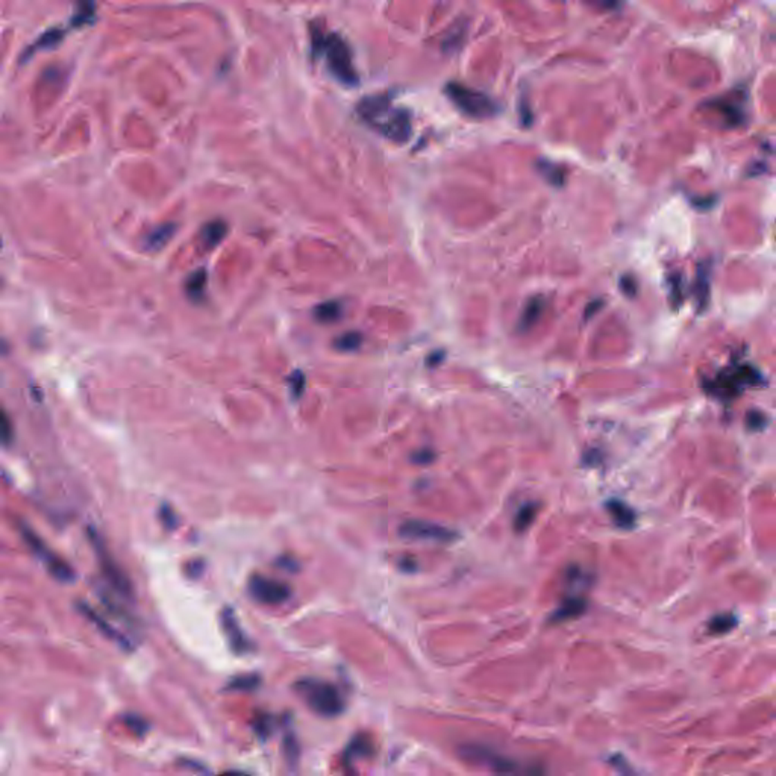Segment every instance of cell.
Masks as SVG:
<instances>
[{"instance_id": "cell-22", "label": "cell", "mask_w": 776, "mask_h": 776, "mask_svg": "<svg viewBox=\"0 0 776 776\" xmlns=\"http://www.w3.org/2000/svg\"><path fill=\"white\" fill-rule=\"evenodd\" d=\"M62 35H64V32H62L61 29L52 28V29L47 30L46 34H43L40 37V40H38L32 47H30L29 52L34 53L35 50H40V49H50V47H55L62 40Z\"/></svg>"}, {"instance_id": "cell-2", "label": "cell", "mask_w": 776, "mask_h": 776, "mask_svg": "<svg viewBox=\"0 0 776 776\" xmlns=\"http://www.w3.org/2000/svg\"><path fill=\"white\" fill-rule=\"evenodd\" d=\"M312 49L317 55H323L326 64L337 79L344 85H357L358 75L352 62V52L348 43L340 35H314Z\"/></svg>"}, {"instance_id": "cell-20", "label": "cell", "mask_w": 776, "mask_h": 776, "mask_svg": "<svg viewBox=\"0 0 776 776\" xmlns=\"http://www.w3.org/2000/svg\"><path fill=\"white\" fill-rule=\"evenodd\" d=\"M537 169L540 173H542L549 184L556 185V187H561L564 184V170L558 166H555V164L545 161V160H540L537 162Z\"/></svg>"}, {"instance_id": "cell-28", "label": "cell", "mask_w": 776, "mask_h": 776, "mask_svg": "<svg viewBox=\"0 0 776 776\" xmlns=\"http://www.w3.org/2000/svg\"><path fill=\"white\" fill-rule=\"evenodd\" d=\"M413 460L417 462V464H429V462L434 460V453L430 452L429 449H423V451H419L417 453H414Z\"/></svg>"}, {"instance_id": "cell-23", "label": "cell", "mask_w": 776, "mask_h": 776, "mask_svg": "<svg viewBox=\"0 0 776 776\" xmlns=\"http://www.w3.org/2000/svg\"><path fill=\"white\" fill-rule=\"evenodd\" d=\"M737 625V618L732 614H720L711 618L708 628L712 634L730 632Z\"/></svg>"}, {"instance_id": "cell-1", "label": "cell", "mask_w": 776, "mask_h": 776, "mask_svg": "<svg viewBox=\"0 0 776 776\" xmlns=\"http://www.w3.org/2000/svg\"><path fill=\"white\" fill-rule=\"evenodd\" d=\"M357 111L364 122L391 141L405 143L410 140L413 131L410 113L391 106L388 97L367 96L357 105Z\"/></svg>"}, {"instance_id": "cell-3", "label": "cell", "mask_w": 776, "mask_h": 776, "mask_svg": "<svg viewBox=\"0 0 776 776\" xmlns=\"http://www.w3.org/2000/svg\"><path fill=\"white\" fill-rule=\"evenodd\" d=\"M297 690L317 715L334 717L344 708V701L337 687L319 679H303L297 684Z\"/></svg>"}, {"instance_id": "cell-26", "label": "cell", "mask_w": 776, "mask_h": 776, "mask_svg": "<svg viewBox=\"0 0 776 776\" xmlns=\"http://www.w3.org/2000/svg\"><path fill=\"white\" fill-rule=\"evenodd\" d=\"M290 387H292V391H293V395L296 397H299L302 395L303 387H305V376H303L302 372L296 370L292 375V378H290Z\"/></svg>"}, {"instance_id": "cell-31", "label": "cell", "mask_w": 776, "mask_h": 776, "mask_svg": "<svg viewBox=\"0 0 776 776\" xmlns=\"http://www.w3.org/2000/svg\"><path fill=\"white\" fill-rule=\"evenodd\" d=\"M401 567H402L405 571H414L415 569H417V562H415L414 560H411V558H408V556H406V558H404V560L401 561Z\"/></svg>"}, {"instance_id": "cell-11", "label": "cell", "mask_w": 776, "mask_h": 776, "mask_svg": "<svg viewBox=\"0 0 776 776\" xmlns=\"http://www.w3.org/2000/svg\"><path fill=\"white\" fill-rule=\"evenodd\" d=\"M546 308V301L543 299L542 296H536L532 297V299L527 303V307H524L523 312H522V317L519 321V329L520 331H529V329L537 325V321L540 320V317L543 316Z\"/></svg>"}, {"instance_id": "cell-14", "label": "cell", "mask_w": 776, "mask_h": 776, "mask_svg": "<svg viewBox=\"0 0 776 776\" xmlns=\"http://www.w3.org/2000/svg\"><path fill=\"white\" fill-rule=\"evenodd\" d=\"M223 625H225L226 634L229 636L232 647L235 650H238V652H245V650L247 649V640L245 638V636H243V632L240 630L237 621H235L232 611H226V613L223 614Z\"/></svg>"}, {"instance_id": "cell-4", "label": "cell", "mask_w": 776, "mask_h": 776, "mask_svg": "<svg viewBox=\"0 0 776 776\" xmlns=\"http://www.w3.org/2000/svg\"><path fill=\"white\" fill-rule=\"evenodd\" d=\"M444 93L462 113L470 117L485 119V117H491L499 111V105L487 94L466 87L462 84L449 82L446 85Z\"/></svg>"}, {"instance_id": "cell-7", "label": "cell", "mask_w": 776, "mask_h": 776, "mask_svg": "<svg viewBox=\"0 0 776 776\" xmlns=\"http://www.w3.org/2000/svg\"><path fill=\"white\" fill-rule=\"evenodd\" d=\"M23 537H25L28 545L35 552V555H38L43 560L47 570L50 571V575L53 578H57L58 581H61V583H72L73 581V578H75L73 570L70 569L61 558H58L57 555L52 553L49 549H47L43 545L41 540L34 534L32 531H29L25 527V528H23Z\"/></svg>"}, {"instance_id": "cell-21", "label": "cell", "mask_w": 776, "mask_h": 776, "mask_svg": "<svg viewBox=\"0 0 776 776\" xmlns=\"http://www.w3.org/2000/svg\"><path fill=\"white\" fill-rule=\"evenodd\" d=\"M363 343V335L359 332H346L340 335L339 339L334 341V346L335 349H339L341 352H354L357 349H359Z\"/></svg>"}, {"instance_id": "cell-30", "label": "cell", "mask_w": 776, "mask_h": 776, "mask_svg": "<svg viewBox=\"0 0 776 776\" xmlns=\"http://www.w3.org/2000/svg\"><path fill=\"white\" fill-rule=\"evenodd\" d=\"M600 307H602V302H600V301L590 302V303H589V307H587V310H585V320H587V319H592V317L596 314V312H598V311L600 310Z\"/></svg>"}, {"instance_id": "cell-16", "label": "cell", "mask_w": 776, "mask_h": 776, "mask_svg": "<svg viewBox=\"0 0 776 776\" xmlns=\"http://www.w3.org/2000/svg\"><path fill=\"white\" fill-rule=\"evenodd\" d=\"M226 232H228V226L222 220L209 222L207 226H203L202 229V240L208 247H214L220 243Z\"/></svg>"}, {"instance_id": "cell-15", "label": "cell", "mask_w": 776, "mask_h": 776, "mask_svg": "<svg viewBox=\"0 0 776 776\" xmlns=\"http://www.w3.org/2000/svg\"><path fill=\"white\" fill-rule=\"evenodd\" d=\"M175 231H176V226L173 223L161 225L160 228L153 229L151 234L147 235L146 247L149 250H160L161 247L167 245L171 237H173Z\"/></svg>"}, {"instance_id": "cell-5", "label": "cell", "mask_w": 776, "mask_h": 776, "mask_svg": "<svg viewBox=\"0 0 776 776\" xmlns=\"http://www.w3.org/2000/svg\"><path fill=\"white\" fill-rule=\"evenodd\" d=\"M763 381L761 375H759L755 368L750 366L739 367L735 372H728L719 375L717 378L711 382V391L716 393V396L723 399H731L737 395L741 393V390L746 386H755Z\"/></svg>"}, {"instance_id": "cell-8", "label": "cell", "mask_w": 776, "mask_h": 776, "mask_svg": "<svg viewBox=\"0 0 776 776\" xmlns=\"http://www.w3.org/2000/svg\"><path fill=\"white\" fill-rule=\"evenodd\" d=\"M249 592L258 602L269 603V605H278L292 596V590L287 584L263 576H254L250 579Z\"/></svg>"}, {"instance_id": "cell-32", "label": "cell", "mask_w": 776, "mask_h": 776, "mask_svg": "<svg viewBox=\"0 0 776 776\" xmlns=\"http://www.w3.org/2000/svg\"><path fill=\"white\" fill-rule=\"evenodd\" d=\"M442 357H443L442 352H438V354H434V355H430V357H429V358H430V359H429L430 366H434V361H442Z\"/></svg>"}, {"instance_id": "cell-12", "label": "cell", "mask_w": 776, "mask_h": 776, "mask_svg": "<svg viewBox=\"0 0 776 776\" xmlns=\"http://www.w3.org/2000/svg\"><path fill=\"white\" fill-rule=\"evenodd\" d=\"M607 509L618 528L630 529L636 523V513L628 505L621 502V500H609L607 504Z\"/></svg>"}, {"instance_id": "cell-9", "label": "cell", "mask_w": 776, "mask_h": 776, "mask_svg": "<svg viewBox=\"0 0 776 776\" xmlns=\"http://www.w3.org/2000/svg\"><path fill=\"white\" fill-rule=\"evenodd\" d=\"M93 543H94V546H96V551L99 552L100 562H102V569H104L105 575L108 576L109 581H111V584H113V585L115 587V589L119 590L122 594L129 596V594H131V584H129L128 579L122 575V571H120L119 569H117V566H115V564H114L113 560H111V556H109V555L106 553L104 545L100 543V540H99L96 536H93Z\"/></svg>"}, {"instance_id": "cell-24", "label": "cell", "mask_w": 776, "mask_h": 776, "mask_svg": "<svg viewBox=\"0 0 776 776\" xmlns=\"http://www.w3.org/2000/svg\"><path fill=\"white\" fill-rule=\"evenodd\" d=\"M82 10L77 11L75 14V17L72 19V25L73 26H85L87 23L94 20V5L87 3V5H81Z\"/></svg>"}, {"instance_id": "cell-10", "label": "cell", "mask_w": 776, "mask_h": 776, "mask_svg": "<svg viewBox=\"0 0 776 776\" xmlns=\"http://www.w3.org/2000/svg\"><path fill=\"white\" fill-rule=\"evenodd\" d=\"M472 754L476 755L477 759H481L482 763L490 764V767H493V769H495L500 775H505V776H529V770L524 769V767L520 766L519 763L509 761V759L502 758V757H495L490 750H482L481 748H476L472 752Z\"/></svg>"}, {"instance_id": "cell-29", "label": "cell", "mask_w": 776, "mask_h": 776, "mask_svg": "<svg viewBox=\"0 0 776 776\" xmlns=\"http://www.w3.org/2000/svg\"><path fill=\"white\" fill-rule=\"evenodd\" d=\"M621 287L623 290V293H626L628 296H634L637 292V287H636V284H634V281L631 278H623Z\"/></svg>"}, {"instance_id": "cell-18", "label": "cell", "mask_w": 776, "mask_h": 776, "mask_svg": "<svg viewBox=\"0 0 776 776\" xmlns=\"http://www.w3.org/2000/svg\"><path fill=\"white\" fill-rule=\"evenodd\" d=\"M341 314H343L341 303L335 301L320 303L314 310V317L319 321H321V323H332V321L339 320Z\"/></svg>"}, {"instance_id": "cell-17", "label": "cell", "mask_w": 776, "mask_h": 776, "mask_svg": "<svg viewBox=\"0 0 776 776\" xmlns=\"http://www.w3.org/2000/svg\"><path fill=\"white\" fill-rule=\"evenodd\" d=\"M538 513L537 504H527L523 505L515 514L514 519V531L517 534H523L524 531H528L532 523H534Z\"/></svg>"}, {"instance_id": "cell-27", "label": "cell", "mask_w": 776, "mask_h": 776, "mask_svg": "<svg viewBox=\"0 0 776 776\" xmlns=\"http://www.w3.org/2000/svg\"><path fill=\"white\" fill-rule=\"evenodd\" d=\"M0 423H2V438H3V443H5V444H10L11 440H12V425L10 423V419H8L6 413L2 414V420H0Z\"/></svg>"}, {"instance_id": "cell-13", "label": "cell", "mask_w": 776, "mask_h": 776, "mask_svg": "<svg viewBox=\"0 0 776 776\" xmlns=\"http://www.w3.org/2000/svg\"><path fill=\"white\" fill-rule=\"evenodd\" d=\"M585 609H587V600L584 598H579V596H574V598H569L561 603V607L555 611L552 621L553 622L570 621V618L581 616Z\"/></svg>"}, {"instance_id": "cell-19", "label": "cell", "mask_w": 776, "mask_h": 776, "mask_svg": "<svg viewBox=\"0 0 776 776\" xmlns=\"http://www.w3.org/2000/svg\"><path fill=\"white\" fill-rule=\"evenodd\" d=\"M205 284H207V272L203 269L196 270L190 278H188L185 288H187V293L190 294L191 299H199V297L203 296V290H205Z\"/></svg>"}, {"instance_id": "cell-6", "label": "cell", "mask_w": 776, "mask_h": 776, "mask_svg": "<svg viewBox=\"0 0 776 776\" xmlns=\"http://www.w3.org/2000/svg\"><path fill=\"white\" fill-rule=\"evenodd\" d=\"M399 534L410 540H429L438 543H452L458 538L455 531L426 520H406L399 528Z\"/></svg>"}, {"instance_id": "cell-25", "label": "cell", "mask_w": 776, "mask_h": 776, "mask_svg": "<svg viewBox=\"0 0 776 776\" xmlns=\"http://www.w3.org/2000/svg\"><path fill=\"white\" fill-rule=\"evenodd\" d=\"M746 423L749 429H761L766 425V417L763 413L759 411H749L746 415Z\"/></svg>"}]
</instances>
